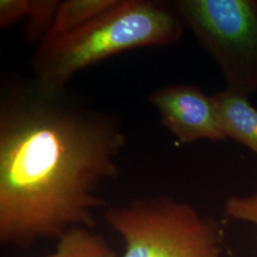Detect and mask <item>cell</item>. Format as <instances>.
I'll use <instances>...</instances> for the list:
<instances>
[{
  "label": "cell",
  "mask_w": 257,
  "mask_h": 257,
  "mask_svg": "<svg viewBox=\"0 0 257 257\" xmlns=\"http://www.w3.org/2000/svg\"><path fill=\"white\" fill-rule=\"evenodd\" d=\"M118 119L32 85L0 104V242L29 248L77 227L92 229L102 185L126 147Z\"/></svg>",
  "instance_id": "obj_1"
},
{
  "label": "cell",
  "mask_w": 257,
  "mask_h": 257,
  "mask_svg": "<svg viewBox=\"0 0 257 257\" xmlns=\"http://www.w3.org/2000/svg\"><path fill=\"white\" fill-rule=\"evenodd\" d=\"M183 21L165 4L149 0H120L85 26L49 44L37 46L34 86L61 93L74 75L128 50L177 42Z\"/></svg>",
  "instance_id": "obj_2"
},
{
  "label": "cell",
  "mask_w": 257,
  "mask_h": 257,
  "mask_svg": "<svg viewBox=\"0 0 257 257\" xmlns=\"http://www.w3.org/2000/svg\"><path fill=\"white\" fill-rule=\"evenodd\" d=\"M104 219L124 242L122 257H223L218 224L189 203L148 197L110 207Z\"/></svg>",
  "instance_id": "obj_3"
},
{
  "label": "cell",
  "mask_w": 257,
  "mask_h": 257,
  "mask_svg": "<svg viewBox=\"0 0 257 257\" xmlns=\"http://www.w3.org/2000/svg\"><path fill=\"white\" fill-rule=\"evenodd\" d=\"M172 7L218 65L227 90L257 93V0H178Z\"/></svg>",
  "instance_id": "obj_4"
},
{
  "label": "cell",
  "mask_w": 257,
  "mask_h": 257,
  "mask_svg": "<svg viewBox=\"0 0 257 257\" xmlns=\"http://www.w3.org/2000/svg\"><path fill=\"white\" fill-rule=\"evenodd\" d=\"M149 102L158 110L161 124L183 144L228 139L212 96L195 86L162 87L149 96Z\"/></svg>",
  "instance_id": "obj_5"
},
{
  "label": "cell",
  "mask_w": 257,
  "mask_h": 257,
  "mask_svg": "<svg viewBox=\"0 0 257 257\" xmlns=\"http://www.w3.org/2000/svg\"><path fill=\"white\" fill-rule=\"evenodd\" d=\"M227 138L235 140L257 156V109L248 98L224 90L211 95Z\"/></svg>",
  "instance_id": "obj_6"
},
{
  "label": "cell",
  "mask_w": 257,
  "mask_h": 257,
  "mask_svg": "<svg viewBox=\"0 0 257 257\" xmlns=\"http://www.w3.org/2000/svg\"><path fill=\"white\" fill-rule=\"evenodd\" d=\"M120 0H68L63 1L53 26L38 44H49L85 26L92 20L113 8Z\"/></svg>",
  "instance_id": "obj_7"
},
{
  "label": "cell",
  "mask_w": 257,
  "mask_h": 257,
  "mask_svg": "<svg viewBox=\"0 0 257 257\" xmlns=\"http://www.w3.org/2000/svg\"><path fill=\"white\" fill-rule=\"evenodd\" d=\"M57 241L55 251L44 257H117L107 240L90 228L71 229Z\"/></svg>",
  "instance_id": "obj_8"
},
{
  "label": "cell",
  "mask_w": 257,
  "mask_h": 257,
  "mask_svg": "<svg viewBox=\"0 0 257 257\" xmlns=\"http://www.w3.org/2000/svg\"><path fill=\"white\" fill-rule=\"evenodd\" d=\"M61 1L31 0L26 18L25 37L28 43H40L53 26Z\"/></svg>",
  "instance_id": "obj_9"
},
{
  "label": "cell",
  "mask_w": 257,
  "mask_h": 257,
  "mask_svg": "<svg viewBox=\"0 0 257 257\" xmlns=\"http://www.w3.org/2000/svg\"><path fill=\"white\" fill-rule=\"evenodd\" d=\"M224 211L230 219L249 223L257 228V191L247 197L228 198Z\"/></svg>",
  "instance_id": "obj_10"
},
{
  "label": "cell",
  "mask_w": 257,
  "mask_h": 257,
  "mask_svg": "<svg viewBox=\"0 0 257 257\" xmlns=\"http://www.w3.org/2000/svg\"><path fill=\"white\" fill-rule=\"evenodd\" d=\"M31 6V0H1L0 28L7 29L21 19H26Z\"/></svg>",
  "instance_id": "obj_11"
}]
</instances>
